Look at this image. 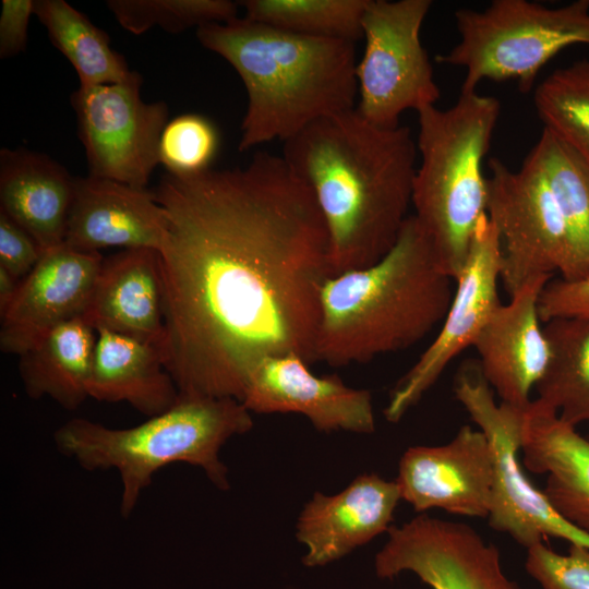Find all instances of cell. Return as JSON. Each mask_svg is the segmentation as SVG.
Segmentation results:
<instances>
[{"instance_id": "1", "label": "cell", "mask_w": 589, "mask_h": 589, "mask_svg": "<svg viewBox=\"0 0 589 589\" xmlns=\"http://www.w3.org/2000/svg\"><path fill=\"white\" fill-rule=\"evenodd\" d=\"M153 192L167 219L165 365L179 397L241 401L263 358L316 361L327 232L284 157L256 152L244 167L166 172Z\"/></svg>"}, {"instance_id": "2", "label": "cell", "mask_w": 589, "mask_h": 589, "mask_svg": "<svg viewBox=\"0 0 589 589\" xmlns=\"http://www.w3.org/2000/svg\"><path fill=\"white\" fill-rule=\"evenodd\" d=\"M417 142L354 108L284 142L281 156L309 187L328 240L330 276L368 267L396 243L412 205Z\"/></svg>"}, {"instance_id": "3", "label": "cell", "mask_w": 589, "mask_h": 589, "mask_svg": "<svg viewBox=\"0 0 589 589\" xmlns=\"http://www.w3.org/2000/svg\"><path fill=\"white\" fill-rule=\"evenodd\" d=\"M196 38L244 84L240 152L286 142L313 122L357 106L356 43L300 35L244 16L203 25Z\"/></svg>"}, {"instance_id": "4", "label": "cell", "mask_w": 589, "mask_h": 589, "mask_svg": "<svg viewBox=\"0 0 589 589\" xmlns=\"http://www.w3.org/2000/svg\"><path fill=\"white\" fill-rule=\"evenodd\" d=\"M454 280L438 266L413 215L374 264L330 276L322 290L315 359L332 366L364 363L407 349L443 322Z\"/></svg>"}, {"instance_id": "5", "label": "cell", "mask_w": 589, "mask_h": 589, "mask_svg": "<svg viewBox=\"0 0 589 589\" xmlns=\"http://www.w3.org/2000/svg\"><path fill=\"white\" fill-rule=\"evenodd\" d=\"M253 426L251 411L233 398H182L168 410L125 429L74 418L53 434L58 450L87 471L116 470L121 481L119 512L128 518L161 468L200 467L220 490L229 488L221 447Z\"/></svg>"}, {"instance_id": "6", "label": "cell", "mask_w": 589, "mask_h": 589, "mask_svg": "<svg viewBox=\"0 0 589 589\" xmlns=\"http://www.w3.org/2000/svg\"><path fill=\"white\" fill-rule=\"evenodd\" d=\"M501 112L500 101L461 93L447 109L426 106L418 113L417 168L412 206L440 268L454 281L486 215L483 160Z\"/></svg>"}, {"instance_id": "7", "label": "cell", "mask_w": 589, "mask_h": 589, "mask_svg": "<svg viewBox=\"0 0 589 589\" xmlns=\"http://www.w3.org/2000/svg\"><path fill=\"white\" fill-rule=\"evenodd\" d=\"M460 39L436 61L462 67L461 93L484 80H515L528 93L541 69L563 49L589 45V0L546 8L528 0H493L483 10L459 9Z\"/></svg>"}, {"instance_id": "8", "label": "cell", "mask_w": 589, "mask_h": 589, "mask_svg": "<svg viewBox=\"0 0 589 589\" xmlns=\"http://www.w3.org/2000/svg\"><path fill=\"white\" fill-rule=\"evenodd\" d=\"M454 394L491 448L493 488L489 525L526 549L550 537L589 549V533L562 518L522 470L519 450L527 408L503 401L497 405L479 362H467L458 370Z\"/></svg>"}, {"instance_id": "9", "label": "cell", "mask_w": 589, "mask_h": 589, "mask_svg": "<svg viewBox=\"0 0 589 589\" xmlns=\"http://www.w3.org/2000/svg\"><path fill=\"white\" fill-rule=\"evenodd\" d=\"M431 0H368L364 51L357 63L358 112L382 128L398 127L406 110L436 105L441 96L421 27Z\"/></svg>"}, {"instance_id": "10", "label": "cell", "mask_w": 589, "mask_h": 589, "mask_svg": "<svg viewBox=\"0 0 589 589\" xmlns=\"http://www.w3.org/2000/svg\"><path fill=\"white\" fill-rule=\"evenodd\" d=\"M486 215L501 243L500 280L512 297L538 277H560L569 267V239L556 199L538 164L528 155L510 169L489 160Z\"/></svg>"}, {"instance_id": "11", "label": "cell", "mask_w": 589, "mask_h": 589, "mask_svg": "<svg viewBox=\"0 0 589 589\" xmlns=\"http://www.w3.org/2000/svg\"><path fill=\"white\" fill-rule=\"evenodd\" d=\"M143 77L79 87L70 101L89 176L145 189L159 163V142L168 123L165 101L145 103Z\"/></svg>"}, {"instance_id": "12", "label": "cell", "mask_w": 589, "mask_h": 589, "mask_svg": "<svg viewBox=\"0 0 589 589\" xmlns=\"http://www.w3.org/2000/svg\"><path fill=\"white\" fill-rule=\"evenodd\" d=\"M376 575L411 572L432 589H521L503 570L498 549L471 526L418 515L388 529Z\"/></svg>"}, {"instance_id": "13", "label": "cell", "mask_w": 589, "mask_h": 589, "mask_svg": "<svg viewBox=\"0 0 589 589\" xmlns=\"http://www.w3.org/2000/svg\"><path fill=\"white\" fill-rule=\"evenodd\" d=\"M501 243L488 216L474 235L462 271L455 279L448 311L434 340L393 388L384 410L389 422H398L437 381L449 362L473 346L495 309L498 296Z\"/></svg>"}, {"instance_id": "14", "label": "cell", "mask_w": 589, "mask_h": 589, "mask_svg": "<svg viewBox=\"0 0 589 589\" xmlns=\"http://www.w3.org/2000/svg\"><path fill=\"white\" fill-rule=\"evenodd\" d=\"M401 500L418 513L441 508L468 517H488L492 502L493 459L480 430L459 429L440 446L409 447L395 480Z\"/></svg>"}, {"instance_id": "15", "label": "cell", "mask_w": 589, "mask_h": 589, "mask_svg": "<svg viewBox=\"0 0 589 589\" xmlns=\"http://www.w3.org/2000/svg\"><path fill=\"white\" fill-rule=\"evenodd\" d=\"M296 354L263 358L250 373L241 402L251 412H294L320 431L375 430L372 396L336 375L317 376Z\"/></svg>"}, {"instance_id": "16", "label": "cell", "mask_w": 589, "mask_h": 589, "mask_svg": "<svg viewBox=\"0 0 589 589\" xmlns=\"http://www.w3.org/2000/svg\"><path fill=\"white\" fill-rule=\"evenodd\" d=\"M104 257L62 244L44 253L1 315L0 348L19 357L57 326L82 317Z\"/></svg>"}, {"instance_id": "17", "label": "cell", "mask_w": 589, "mask_h": 589, "mask_svg": "<svg viewBox=\"0 0 589 589\" xmlns=\"http://www.w3.org/2000/svg\"><path fill=\"white\" fill-rule=\"evenodd\" d=\"M552 277H538L501 303L473 347L485 380L503 402L526 409L531 390L550 359V345L539 314V300Z\"/></svg>"}, {"instance_id": "18", "label": "cell", "mask_w": 589, "mask_h": 589, "mask_svg": "<svg viewBox=\"0 0 589 589\" xmlns=\"http://www.w3.org/2000/svg\"><path fill=\"white\" fill-rule=\"evenodd\" d=\"M167 230L154 192L93 176L75 177L64 244L81 252L108 247L160 250Z\"/></svg>"}, {"instance_id": "19", "label": "cell", "mask_w": 589, "mask_h": 589, "mask_svg": "<svg viewBox=\"0 0 589 589\" xmlns=\"http://www.w3.org/2000/svg\"><path fill=\"white\" fill-rule=\"evenodd\" d=\"M399 500L397 482L375 473L357 477L335 495L315 493L297 522V539L308 549L303 564L323 566L388 531Z\"/></svg>"}, {"instance_id": "20", "label": "cell", "mask_w": 589, "mask_h": 589, "mask_svg": "<svg viewBox=\"0 0 589 589\" xmlns=\"http://www.w3.org/2000/svg\"><path fill=\"white\" fill-rule=\"evenodd\" d=\"M82 318L106 329L161 347L166 327L159 252L137 248L104 259Z\"/></svg>"}, {"instance_id": "21", "label": "cell", "mask_w": 589, "mask_h": 589, "mask_svg": "<svg viewBox=\"0 0 589 589\" xmlns=\"http://www.w3.org/2000/svg\"><path fill=\"white\" fill-rule=\"evenodd\" d=\"M520 450L528 470L548 474L542 492L553 509L589 533V440L533 399L525 410Z\"/></svg>"}, {"instance_id": "22", "label": "cell", "mask_w": 589, "mask_h": 589, "mask_svg": "<svg viewBox=\"0 0 589 589\" xmlns=\"http://www.w3.org/2000/svg\"><path fill=\"white\" fill-rule=\"evenodd\" d=\"M74 177L50 156L23 147L0 151V209L41 253L64 244Z\"/></svg>"}, {"instance_id": "23", "label": "cell", "mask_w": 589, "mask_h": 589, "mask_svg": "<svg viewBox=\"0 0 589 589\" xmlns=\"http://www.w3.org/2000/svg\"><path fill=\"white\" fill-rule=\"evenodd\" d=\"M88 396L98 401L128 402L148 418L179 400L161 347L106 329L97 330Z\"/></svg>"}, {"instance_id": "24", "label": "cell", "mask_w": 589, "mask_h": 589, "mask_svg": "<svg viewBox=\"0 0 589 589\" xmlns=\"http://www.w3.org/2000/svg\"><path fill=\"white\" fill-rule=\"evenodd\" d=\"M97 332L82 317L68 321L20 356L19 372L26 395L49 397L65 410L88 396Z\"/></svg>"}, {"instance_id": "25", "label": "cell", "mask_w": 589, "mask_h": 589, "mask_svg": "<svg viewBox=\"0 0 589 589\" xmlns=\"http://www.w3.org/2000/svg\"><path fill=\"white\" fill-rule=\"evenodd\" d=\"M543 329L550 359L536 385V400L567 424L589 422V318H553Z\"/></svg>"}, {"instance_id": "26", "label": "cell", "mask_w": 589, "mask_h": 589, "mask_svg": "<svg viewBox=\"0 0 589 589\" xmlns=\"http://www.w3.org/2000/svg\"><path fill=\"white\" fill-rule=\"evenodd\" d=\"M528 155L543 172L567 228L570 260L561 278L589 277V163L545 128Z\"/></svg>"}, {"instance_id": "27", "label": "cell", "mask_w": 589, "mask_h": 589, "mask_svg": "<svg viewBox=\"0 0 589 589\" xmlns=\"http://www.w3.org/2000/svg\"><path fill=\"white\" fill-rule=\"evenodd\" d=\"M34 15L51 44L74 68L81 87L116 84L134 71L110 45L109 35L64 0H35Z\"/></svg>"}, {"instance_id": "28", "label": "cell", "mask_w": 589, "mask_h": 589, "mask_svg": "<svg viewBox=\"0 0 589 589\" xmlns=\"http://www.w3.org/2000/svg\"><path fill=\"white\" fill-rule=\"evenodd\" d=\"M248 20L291 33L342 39L362 38L368 0H242Z\"/></svg>"}, {"instance_id": "29", "label": "cell", "mask_w": 589, "mask_h": 589, "mask_svg": "<svg viewBox=\"0 0 589 589\" xmlns=\"http://www.w3.org/2000/svg\"><path fill=\"white\" fill-rule=\"evenodd\" d=\"M544 128L589 163V60L558 69L534 92Z\"/></svg>"}, {"instance_id": "30", "label": "cell", "mask_w": 589, "mask_h": 589, "mask_svg": "<svg viewBox=\"0 0 589 589\" xmlns=\"http://www.w3.org/2000/svg\"><path fill=\"white\" fill-rule=\"evenodd\" d=\"M106 4L120 26L133 35L156 26L178 34L228 22L238 17L239 8L230 0H109Z\"/></svg>"}, {"instance_id": "31", "label": "cell", "mask_w": 589, "mask_h": 589, "mask_svg": "<svg viewBox=\"0 0 589 589\" xmlns=\"http://www.w3.org/2000/svg\"><path fill=\"white\" fill-rule=\"evenodd\" d=\"M219 146V134L207 118L187 113L165 127L159 142V163L167 172L189 176L211 169Z\"/></svg>"}, {"instance_id": "32", "label": "cell", "mask_w": 589, "mask_h": 589, "mask_svg": "<svg viewBox=\"0 0 589 589\" xmlns=\"http://www.w3.org/2000/svg\"><path fill=\"white\" fill-rule=\"evenodd\" d=\"M525 567L542 589H589V549L569 545L567 554L543 542L527 549Z\"/></svg>"}, {"instance_id": "33", "label": "cell", "mask_w": 589, "mask_h": 589, "mask_svg": "<svg viewBox=\"0 0 589 589\" xmlns=\"http://www.w3.org/2000/svg\"><path fill=\"white\" fill-rule=\"evenodd\" d=\"M539 314L544 323L558 317L589 318V277L551 279L541 292Z\"/></svg>"}, {"instance_id": "34", "label": "cell", "mask_w": 589, "mask_h": 589, "mask_svg": "<svg viewBox=\"0 0 589 589\" xmlns=\"http://www.w3.org/2000/svg\"><path fill=\"white\" fill-rule=\"evenodd\" d=\"M41 255L35 240L0 209V267L23 279Z\"/></svg>"}, {"instance_id": "35", "label": "cell", "mask_w": 589, "mask_h": 589, "mask_svg": "<svg viewBox=\"0 0 589 589\" xmlns=\"http://www.w3.org/2000/svg\"><path fill=\"white\" fill-rule=\"evenodd\" d=\"M33 0H2L0 13V58H12L26 48L27 31L34 14Z\"/></svg>"}, {"instance_id": "36", "label": "cell", "mask_w": 589, "mask_h": 589, "mask_svg": "<svg viewBox=\"0 0 589 589\" xmlns=\"http://www.w3.org/2000/svg\"><path fill=\"white\" fill-rule=\"evenodd\" d=\"M21 279L11 275L8 271L0 267V315H2L13 301Z\"/></svg>"}, {"instance_id": "37", "label": "cell", "mask_w": 589, "mask_h": 589, "mask_svg": "<svg viewBox=\"0 0 589 589\" xmlns=\"http://www.w3.org/2000/svg\"><path fill=\"white\" fill-rule=\"evenodd\" d=\"M587 438L589 440V435L587 436Z\"/></svg>"}]
</instances>
